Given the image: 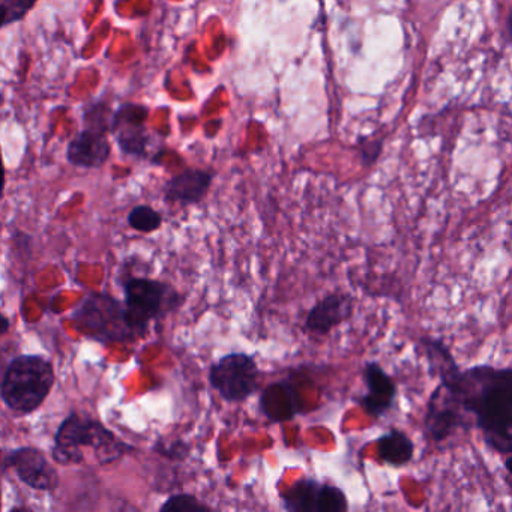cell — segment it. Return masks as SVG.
I'll return each instance as SVG.
<instances>
[{
  "label": "cell",
  "mask_w": 512,
  "mask_h": 512,
  "mask_svg": "<svg viewBox=\"0 0 512 512\" xmlns=\"http://www.w3.org/2000/svg\"><path fill=\"white\" fill-rule=\"evenodd\" d=\"M428 374L448 389L481 431L485 446L503 457L512 452V367L476 364L461 368L443 338H419Z\"/></svg>",
  "instance_id": "6da1fadb"
},
{
  "label": "cell",
  "mask_w": 512,
  "mask_h": 512,
  "mask_svg": "<svg viewBox=\"0 0 512 512\" xmlns=\"http://www.w3.org/2000/svg\"><path fill=\"white\" fill-rule=\"evenodd\" d=\"M85 448L94 449L100 463H109L124 454L125 445L100 421L89 416L71 415L56 433L53 458L62 464L83 463Z\"/></svg>",
  "instance_id": "7a4b0ae2"
},
{
  "label": "cell",
  "mask_w": 512,
  "mask_h": 512,
  "mask_svg": "<svg viewBox=\"0 0 512 512\" xmlns=\"http://www.w3.org/2000/svg\"><path fill=\"white\" fill-rule=\"evenodd\" d=\"M55 383L52 364L38 355H25L11 361L0 382V394L17 413H31L44 403Z\"/></svg>",
  "instance_id": "3957f363"
},
{
  "label": "cell",
  "mask_w": 512,
  "mask_h": 512,
  "mask_svg": "<svg viewBox=\"0 0 512 512\" xmlns=\"http://www.w3.org/2000/svg\"><path fill=\"white\" fill-rule=\"evenodd\" d=\"M125 317L131 328L142 335L152 320L163 319L181 307L184 296L163 281L134 278L124 286Z\"/></svg>",
  "instance_id": "277c9868"
},
{
  "label": "cell",
  "mask_w": 512,
  "mask_h": 512,
  "mask_svg": "<svg viewBox=\"0 0 512 512\" xmlns=\"http://www.w3.org/2000/svg\"><path fill=\"white\" fill-rule=\"evenodd\" d=\"M259 364L247 352H230L212 362L208 380L224 403L242 404L260 391Z\"/></svg>",
  "instance_id": "5b68a950"
},
{
  "label": "cell",
  "mask_w": 512,
  "mask_h": 512,
  "mask_svg": "<svg viewBox=\"0 0 512 512\" xmlns=\"http://www.w3.org/2000/svg\"><path fill=\"white\" fill-rule=\"evenodd\" d=\"M80 331L103 343H124L137 338L121 302L109 295H91L73 316Z\"/></svg>",
  "instance_id": "8992f818"
},
{
  "label": "cell",
  "mask_w": 512,
  "mask_h": 512,
  "mask_svg": "<svg viewBox=\"0 0 512 512\" xmlns=\"http://www.w3.org/2000/svg\"><path fill=\"white\" fill-rule=\"evenodd\" d=\"M281 508L287 512H347L346 491L331 482L304 476L280 490Z\"/></svg>",
  "instance_id": "52a82bcc"
},
{
  "label": "cell",
  "mask_w": 512,
  "mask_h": 512,
  "mask_svg": "<svg viewBox=\"0 0 512 512\" xmlns=\"http://www.w3.org/2000/svg\"><path fill=\"white\" fill-rule=\"evenodd\" d=\"M473 421L457 403L451 392L437 385L427 401L424 415L425 436L434 443H442L457 431L472 430Z\"/></svg>",
  "instance_id": "ba28073f"
},
{
  "label": "cell",
  "mask_w": 512,
  "mask_h": 512,
  "mask_svg": "<svg viewBox=\"0 0 512 512\" xmlns=\"http://www.w3.org/2000/svg\"><path fill=\"white\" fill-rule=\"evenodd\" d=\"M148 115V107L136 103L122 104L113 112L110 134L115 136L119 149L127 157H148L151 146V134L146 128Z\"/></svg>",
  "instance_id": "9c48e42d"
},
{
  "label": "cell",
  "mask_w": 512,
  "mask_h": 512,
  "mask_svg": "<svg viewBox=\"0 0 512 512\" xmlns=\"http://www.w3.org/2000/svg\"><path fill=\"white\" fill-rule=\"evenodd\" d=\"M362 380L367 391L356 398V403L374 421L385 418L397 406L398 385L394 377L380 362L367 361L362 367Z\"/></svg>",
  "instance_id": "30bf717a"
},
{
  "label": "cell",
  "mask_w": 512,
  "mask_h": 512,
  "mask_svg": "<svg viewBox=\"0 0 512 512\" xmlns=\"http://www.w3.org/2000/svg\"><path fill=\"white\" fill-rule=\"evenodd\" d=\"M355 299L349 293L332 292L323 296L308 311L304 331L317 337H328L334 329L353 316Z\"/></svg>",
  "instance_id": "8fae6325"
},
{
  "label": "cell",
  "mask_w": 512,
  "mask_h": 512,
  "mask_svg": "<svg viewBox=\"0 0 512 512\" xmlns=\"http://www.w3.org/2000/svg\"><path fill=\"white\" fill-rule=\"evenodd\" d=\"M10 463L19 478L29 487L40 491H52L58 487V472L47 460L46 455L38 449H16L11 454Z\"/></svg>",
  "instance_id": "7c38bea8"
},
{
  "label": "cell",
  "mask_w": 512,
  "mask_h": 512,
  "mask_svg": "<svg viewBox=\"0 0 512 512\" xmlns=\"http://www.w3.org/2000/svg\"><path fill=\"white\" fill-rule=\"evenodd\" d=\"M112 154L109 137L100 131H82L74 136L67 148L68 163L80 169H100L109 161Z\"/></svg>",
  "instance_id": "4fadbf2b"
},
{
  "label": "cell",
  "mask_w": 512,
  "mask_h": 512,
  "mask_svg": "<svg viewBox=\"0 0 512 512\" xmlns=\"http://www.w3.org/2000/svg\"><path fill=\"white\" fill-rule=\"evenodd\" d=\"M214 173L208 170L187 169L173 176L164 187V199L181 206L197 205L211 190Z\"/></svg>",
  "instance_id": "5bb4252c"
},
{
  "label": "cell",
  "mask_w": 512,
  "mask_h": 512,
  "mask_svg": "<svg viewBox=\"0 0 512 512\" xmlns=\"http://www.w3.org/2000/svg\"><path fill=\"white\" fill-rule=\"evenodd\" d=\"M377 458L392 469H403L415 457V442L404 430L389 428L376 439Z\"/></svg>",
  "instance_id": "9a60e30c"
},
{
  "label": "cell",
  "mask_w": 512,
  "mask_h": 512,
  "mask_svg": "<svg viewBox=\"0 0 512 512\" xmlns=\"http://www.w3.org/2000/svg\"><path fill=\"white\" fill-rule=\"evenodd\" d=\"M112 116L113 110L107 101H91V103L86 104L85 109H83V128L109 134Z\"/></svg>",
  "instance_id": "2e32d148"
},
{
  "label": "cell",
  "mask_w": 512,
  "mask_h": 512,
  "mask_svg": "<svg viewBox=\"0 0 512 512\" xmlns=\"http://www.w3.org/2000/svg\"><path fill=\"white\" fill-rule=\"evenodd\" d=\"M128 224L134 230H139L142 233L155 232L163 224V215L151 206L140 205L128 215Z\"/></svg>",
  "instance_id": "e0dca14e"
},
{
  "label": "cell",
  "mask_w": 512,
  "mask_h": 512,
  "mask_svg": "<svg viewBox=\"0 0 512 512\" xmlns=\"http://www.w3.org/2000/svg\"><path fill=\"white\" fill-rule=\"evenodd\" d=\"M163 512H205L212 511L211 506L200 502L196 496L188 493L173 494L161 506Z\"/></svg>",
  "instance_id": "ac0fdd59"
},
{
  "label": "cell",
  "mask_w": 512,
  "mask_h": 512,
  "mask_svg": "<svg viewBox=\"0 0 512 512\" xmlns=\"http://www.w3.org/2000/svg\"><path fill=\"white\" fill-rule=\"evenodd\" d=\"M8 13V26L22 22L34 10L38 0H2Z\"/></svg>",
  "instance_id": "d6986e66"
},
{
  "label": "cell",
  "mask_w": 512,
  "mask_h": 512,
  "mask_svg": "<svg viewBox=\"0 0 512 512\" xmlns=\"http://www.w3.org/2000/svg\"><path fill=\"white\" fill-rule=\"evenodd\" d=\"M158 452L170 460H185L190 455V445L185 443L184 440H175L167 446H160Z\"/></svg>",
  "instance_id": "ffe728a7"
},
{
  "label": "cell",
  "mask_w": 512,
  "mask_h": 512,
  "mask_svg": "<svg viewBox=\"0 0 512 512\" xmlns=\"http://www.w3.org/2000/svg\"><path fill=\"white\" fill-rule=\"evenodd\" d=\"M5 190V164L2 157V148H0V197L4 196Z\"/></svg>",
  "instance_id": "44dd1931"
},
{
  "label": "cell",
  "mask_w": 512,
  "mask_h": 512,
  "mask_svg": "<svg viewBox=\"0 0 512 512\" xmlns=\"http://www.w3.org/2000/svg\"><path fill=\"white\" fill-rule=\"evenodd\" d=\"M5 26H8L7 7H5L4 2L0 0V29H4Z\"/></svg>",
  "instance_id": "7402d4cb"
},
{
  "label": "cell",
  "mask_w": 512,
  "mask_h": 512,
  "mask_svg": "<svg viewBox=\"0 0 512 512\" xmlns=\"http://www.w3.org/2000/svg\"><path fill=\"white\" fill-rule=\"evenodd\" d=\"M8 329H10V320L0 314V334H5Z\"/></svg>",
  "instance_id": "603a6c76"
},
{
  "label": "cell",
  "mask_w": 512,
  "mask_h": 512,
  "mask_svg": "<svg viewBox=\"0 0 512 512\" xmlns=\"http://www.w3.org/2000/svg\"><path fill=\"white\" fill-rule=\"evenodd\" d=\"M2 370H4V358H2V355H0V380H2V377H4V373H2Z\"/></svg>",
  "instance_id": "cb8c5ba5"
}]
</instances>
